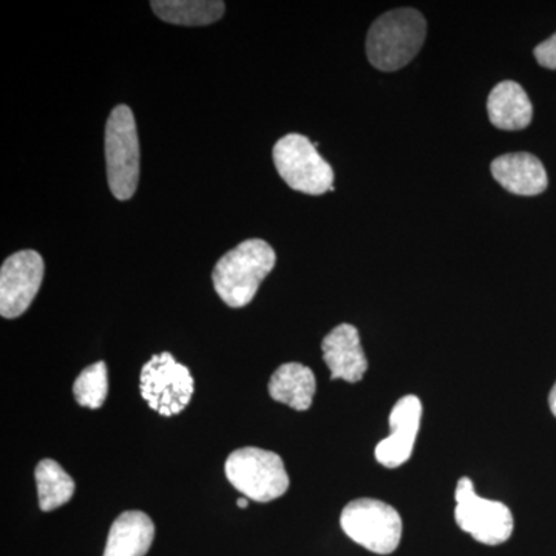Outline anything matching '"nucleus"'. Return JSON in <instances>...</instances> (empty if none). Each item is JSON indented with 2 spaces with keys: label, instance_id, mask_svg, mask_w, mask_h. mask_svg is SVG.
<instances>
[{
  "label": "nucleus",
  "instance_id": "f257e3e1",
  "mask_svg": "<svg viewBox=\"0 0 556 556\" xmlns=\"http://www.w3.org/2000/svg\"><path fill=\"white\" fill-rule=\"evenodd\" d=\"M276 251L265 240L251 239L230 249L218 260L212 274L219 299L230 308L249 305L276 266Z\"/></svg>",
  "mask_w": 556,
  "mask_h": 556
},
{
  "label": "nucleus",
  "instance_id": "f03ea898",
  "mask_svg": "<svg viewBox=\"0 0 556 556\" xmlns=\"http://www.w3.org/2000/svg\"><path fill=\"white\" fill-rule=\"evenodd\" d=\"M427 38L426 17L417 10L388 11L369 28L367 56L376 68L396 72L415 60Z\"/></svg>",
  "mask_w": 556,
  "mask_h": 556
},
{
  "label": "nucleus",
  "instance_id": "7ed1b4c3",
  "mask_svg": "<svg viewBox=\"0 0 556 556\" xmlns=\"http://www.w3.org/2000/svg\"><path fill=\"white\" fill-rule=\"evenodd\" d=\"M139 159L141 152L134 112L127 105H116L105 126L109 188L116 200H130L137 192Z\"/></svg>",
  "mask_w": 556,
  "mask_h": 556
},
{
  "label": "nucleus",
  "instance_id": "20e7f679",
  "mask_svg": "<svg viewBox=\"0 0 556 556\" xmlns=\"http://www.w3.org/2000/svg\"><path fill=\"white\" fill-rule=\"evenodd\" d=\"M225 471L230 484L249 500L257 503L277 500L289 489V477L283 459L268 450H236L226 460Z\"/></svg>",
  "mask_w": 556,
  "mask_h": 556
},
{
  "label": "nucleus",
  "instance_id": "39448f33",
  "mask_svg": "<svg viewBox=\"0 0 556 556\" xmlns=\"http://www.w3.org/2000/svg\"><path fill=\"white\" fill-rule=\"evenodd\" d=\"M273 159L278 175L289 188L306 195H324L328 190H334L332 167L305 135L289 134L278 139Z\"/></svg>",
  "mask_w": 556,
  "mask_h": 556
},
{
  "label": "nucleus",
  "instance_id": "423d86ee",
  "mask_svg": "<svg viewBox=\"0 0 556 556\" xmlns=\"http://www.w3.org/2000/svg\"><path fill=\"white\" fill-rule=\"evenodd\" d=\"M340 526L354 543L372 554H393L401 543V515L383 501H351L340 515Z\"/></svg>",
  "mask_w": 556,
  "mask_h": 556
},
{
  "label": "nucleus",
  "instance_id": "0eeeda50",
  "mask_svg": "<svg viewBox=\"0 0 556 556\" xmlns=\"http://www.w3.org/2000/svg\"><path fill=\"white\" fill-rule=\"evenodd\" d=\"M189 368L175 361L170 353L156 354L141 369V396L161 416L179 415L193 396Z\"/></svg>",
  "mask_w": 556,
  "mask_h": 556
},
{
  "label": "nucleus",
  "instance_id": "6e6552de",
  "mask_svg": "<svg viewBox=\"0 0 556 556\" xmlns=\"http://www.w3.org/2000/svg\"><path fill=\"white\" fill-rule=\"evenodd\" d=\"M455 519L478 543L497 546L514 533V515L506 504L477 495L473 482L460 478L456 485Z\"/></svg>",
  "mask_w": 556,
  "mask_h": 556
},
{
  "label": "nucleus",
  "instance_id": "1a4fd4ad",
  "mask_svg": "<svg viewBox=\"0 0 556 556\" xmlns=\"http://www.w3.org/2000/svg\"><path fill=\"white\" fill-rule=\"evenodd\" d=\"M43 260L36 251H20L3 262L0 269V314L21 317L30 308L42 285Z\"/></svg>",
  "mask_w": 556,
  "mask_h": 556
},
{
  "label": "nucleus",
  "instance_id": "9d476101",
  "mask_svg": "<svg viewBox=\"0 0 556 556\" xmlns=\"http://www.w3.org/2000/svg\"><path fill=\"white\" fill-rule=\"evenodd\" d=\"M422 404L415 394L399 399L390 413V437L376 447V459L387 468L404 466L415 448Z\"/></svg>",
  "mask_w": 556,
  "mask_h": 556
},
{
  "label": "nucleus",
  "instance_id": "9b49d317",
  "mask_svg": "<svg viewBox=\"0 0 556 556\" xmlns=\"http://www.w3.org/2000/svg\"><path fill=\"white\" fill-rule=\"evenodd\" d=\"M321 351L332 380L342 379L356 383L364 379L368 361L356 327L342 324L332 329L321 342Z\"/></svg>",
  "mask_w": 556,
  "mask_h": 556
},
{
  "label": "nucleus",
  "instance_id": "f8f14e48",
  "mask_svg": "<svg viewBox=\"0 0 556 556\" xmlns=\"http://www.w3.org/2000/svg\"><path fill=\"white\" fill-rule=\"evenodd\" d=\"M493 178L515 195L535 197L547 189L543 163L532 153H507L492 163Z\"/></svg>",
  "mask_w": 556,
  "mask_h": 556
},
{
  "label": "nucleus",
  "instance_id": "ddd939ff",
  "mask_svg": "<svg viewBox=\"0 0 556 556\" xmlns=\"http://www.w3.org/2000/svg\"><path fill=\"white\" fill-rule=\"evenodd\" d=\"M155 538V525L144 511H124L110 527L104 556H146Z\"/></svg>",
  "mask_w": 556,
  "mask_h": 556
},
{
  "label": "nucleus",
  "instance_id": "4468645a",
  "mask_svg": "<svg viewBox=\"0 0 556 556\" xmlns=\"http://www.w3.org/2000/svg\"><path fill=\"white\" fill-rule=\"evenodd\" d=\"M490 123L501 130H522L532 123L533 108L526 90L514 80H503L486 100Z\"/></svg>",
  "mask_w": 556,
  "mask_h": 556
},
{
  "label": "nucleus",
  "instance_id": "2eb2a0df",
  "mask_svg": "<svg viewBox=\"0 0 556 556\" xmlns=\"http://www.w3.org/2000/svg\"><path fill=\"white\" fill-rule=\"evenodd\" d=\"M316 388L313 369L294 362L278 367L269 380L270 397L298 412L309 409Z\"/></svg>",
  "mask_w": 556,
  "mask_h": 556
},
{
  "label": "nucleus",
  "instance_id": "dca6fc26",
  "mask_svg": "<svg viewBox=\"0 0 556 556\" xmlns=\"http://www.w3.org/2000/svg\"><path fill=\"white\" fill-rule=\"evenodd\" d=\"M153 13L167 24L203 27L222 20L226 3L222 0H155Z\"/></svg>",
  "mask_w": 556,
  "mask_h": 556
},
{
  "label": "nucleus",
  "instance_id": "f3484780",
  "mask_svg": "<svg viewBox=\"0 0 556 556\" xmlns=\"http://www.w3.org/2000/svg\"><path fill=\"white\" fill-rule=\"evenodd\" d=\"M39 507L42 511L56 510L75 495V481L53 459L40 460L35 470Z\"/></svg>",
  "mask_w": 556,
  "mask_h": 556
},
{
  "label": "nucleus",
  "instance_id": "a211bd4d",
  "mask_svg": "<svg viewBox=\"0 0 556 556\" xmlns=\"http://www.w3.org/2000/svg\"><path fill=\"white\" fill-rule=\"evenodd\" d=\"M73 394L80 407L101 408L109 394V375L105 362H97L84 369L73 383Z\"/></svg>",
  "mask_w": 556,
  "mask_h": 556
},
{
  "label": "nucleus",
  "instance_id": "6ab92c4d",
  "mask_svg": "<svg viewBox=\"0 0 556 556\" xmlns=\"http://www.w3.org/2000/svg\"><path fill=\"white\" fill-rule=\"evenodd\" d=\"M533 53H535L538 64L546 68L556 70V33L552 38L536 46Z\"/></svg>",
  "mask_w": 556,
  "mask_h": 556
},
{
  "label": "nucleus",
  "instance_id": "aec40b11",
  "mask_svg": "<svg viewBox=\"0 0 556 556\" xmlns=\"http://www.w3.org/2000/svg\"><path fill=\"white\" fill-rule=\"evenodd\" d=\"M548 405H551L552 413L556 417V383L552 388L551 394H548Z\"/></svg>",
  "mask_w": 556,
  "mask_h": 556
},
{
  "label": "nucleus",
  "instance_id": "412c9836",
  "mask_svg": "<svg viewBox=\"0 0 556 556\" xmlns=\"http://www.w3.org/2000/svg\"><path fill=\"white\" fill-rule=\"evenodd\" d=\"M237 506L240 508H247L249 506L247 497H240V500L237 501Z\"/></svg>",
  "mask_w": 556,
  "mask_h": 556
}]
</instances>
